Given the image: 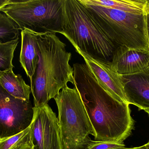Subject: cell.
Here are the masks:
<instances>
[{
  "label": "cell",
  "instance_id": "7a4b0ae2",
  "mask_svg": "<svg viewBox=\"0 0 149 149\" xmlns=\"http://www.w3.org/2000/svg\"><path fill=\"white\" fill-rule=\"evenodd\" d=\"M37 43L39 60L31 87L34 107L39 108L48 104L69 82L73 85L74 69L70 64L72 53L56 33L38 32Z\"/></svg>",
  "mask_w": 149,
  "mask_h": 149
},
{
  "label": "cell",
  "instance_id": "52a82bcc",
  "mask_svg": "<svg viewBox=\"0 0 149 149\" xmlns=\"http://www.w3.org/2000/svg\"><path fill=\"white\" fill-rule=\"evenodd\" d=\"M34 109L30 101L16 99L0 85V138L15 135L28 128Z\"/></svg>",
  "mask_w": 149,
  "mask_h": 149
},
{
  "label": "cell",
  "instance_id": "d4e9b609",
  "mask_svg": "<svg viewBox=\"0 0 149 149\" xmlns=\"http://www.w3.org/2000/svg\"><path fill=\"white\" fill-rule=\"evenodd\" d=\"M144 111H145L146 113H147L149 115V109H145Z\"/></svg>",
  "mask_w": 149,
  "mask_h": 149
},
{
  "label": "cell",
  "instance_id": "4fadbf2b",
  "mask_svg": "<svg viewBox=\"0 0 149 149\" xmlns=\"http://www.w3.org/2000/svg\"><path fill=\"white\" fill-rule=\"evenodd\" d=\"M0 85L9 94L16 99L30 101L31 87L25 83L20 74L9 70L0 76Z\"/></svg>",
  "mask_w": 149,
  "mask_h": 149
},
{
  "label": "cell",
  "instance_id": "ba28073f",
  "mask_svg": "<svg viewBox=\"0 0 149 149\" xmlns=\"http://www.w3.org/2000/svg\"><path fill=\"white\" fill-rule=\"evenodd\" d=\"M30 125L31 138L34 149H61L58 118L48 104L33 107Z\"/></svg>",
  "mask_w": 149,
  "mask_h": 149
},
{
  "label": "cell",
  "instance_id": "484cf974",
  "mask_svg": "<svg viewBox=\"0 0 149 149\" xmlns=\"http://www.w3.org/2000/svg\"><path fill=\"white\" fill-rule=\"evenodd\" d=\"M148 69H149V67H148Z\"/></svg>",
  "mask_w": 149,
  "mask_h": 149
},
{
  "label": "cell",
  "instance_id": "5bb4252c",
  "mask_svg": "<svg viewBox=\"0 0 149 149\" xmlns=\"http://www.w3.org/2000/svg\"><path fill=\"white\" fill-rule=\"evenodd\" d=\"M87 2L136 14L147 13L148 0H86Z\"/></svg>",
  "mask_w": 149,
  "mask_h": 149
},
{
  "label": "cell",
  "instance_id": "3957f363",
  "mask_svg": "<svg viewBox=\"0 0 149 149\" xmlns=\"http://www.w3.org/2000/svg\"><path fill=\"white\" fill-rule=\"evenodd\" d=\"M60 33L83 52L105 62H111L117 48L79 0H63Z\"/></svg>",
  "mask_w": 149,
  "mask_h": 149
},
{
  "label": "cell",
  "instance_id": "2e32d148",
  "mask_svg": "<svg viewBox=\"0 0 149 149\" xmlns=\"http://www.w3.org/2000/svg\"><path fill=\"white\" fill-rule=\"evenodd\" d=\"M19 38L6 43H0V76L14 68L12 61Z\"/></svg>",
  "mask_w": 149,
  "mask_h": 149
},
{
  "label": "cell",
  "instance_id": "ffe728a7",
  "mask_svg": "<svg viewBox=\"0 0 149 149\" xmlns=\"http://www.w3.org/2000/svg\"><path fill=\"white\" fill-rule=\"evenodd\" d=\"M10 0H0V10L9 3Z\"/></svg>",
  "mask_w": 149,
  "mask_h": 149
},
{
  "label": "cell",
  "instance_id": "ac0fdd59",
  "mask_svg": "<svg viewBox=\"0 0 149 149\" xmlns=\"http://www.w3.org/2000/svg\"><path fill=\"white\" fill-rule=\"evenodd\" d=\"M125 147L123 143L91 141L87 149H114Z\"/></svg>",
  "mask_w": 149,
  "mask_h": 149
},
{
  "label": "cell",
  "instance_id": "d6986e66",
  "mask_svg": "<svg viewBox=\"0 0 149 149\" xmlns=\"http://www.w3.org/2000/svg\"><path fill=\"white\" fill-rule=\"evenodd\" d=\"M146 30L149 47V14L148 13L146 14Z\"/></svg>",
  "mask_w": 149,
  "mask_h": 149
},
{
  "label": "cell",
  "instance_id": "6da1fadb",
  "mask_svg": "<svg viewBox=\"0 0 149 149\" xmlns=\"http://www.w3.org/2000/svg\"><path fill=\"white\" fill-rule=\"evenodd\" d=\"M73 66V85L94 130L95 141L123 142L134 126L129 104L120 102L105 91L86 63Z\"/></svg>",
  "mask_w": 149,
  "mask_h": 149
},
{
  "label": "cell",
  "instance_id": "e0dca14e",
  "mask_svg": "<svg viewBox=\"0 0 149 149\" xmlns=\"http://www.w3.org/2000/svg\"><path fill=\"white\" fill-rule=\"evenodd\" d=\"M19 27L5 13L0 12V43H6L19 38Z\"/></svg>",
  "mask_w": 149,
  "mask_h": 149
},
{
  "label": "cell",
  "instance_id": "44dd1931",
  "mask_svg": "<svg viewBox=\"0 0 149 149\" xmlns=\"http://www.w3.org/2000/svg\"><path fill=\"white\" fill-rule=\"evenodd\" d=\"M114 149H145V145H143L141 147H136V148H126L125 147H123V148H118Z\"/></svg>",
  "mask_w": 149,
  "mask_h": 149
},
{
  "label": "cell",
  "instance_id": "277c9868",
  "mask_svg": "<svg viewBox=\"0 0 149 149\" xmlns=\"http://www.w3.org/2000/svg\"><path fill=\"white\" fill-rule=\"evenodd\" d=\"M79 1L116 48L125 46L149 51L147 14L128 13Z\"/></svg>",
  "mask_w": 149,
  "mask_h": 149
},
{
  "label": "cell",
  "instance_id": "8992f818",
  "mask_svg": "<svg viewBox=\"0 0 149 149\" xmlns=\"http://www.w3.org/2000/svg\"><path fill=\"white\" fill-rule=\"evenodd\" d=\"M63 0H10L0 10L15 22L20 30L40 32L63 31Z\"/></svg>",
  "mask_w": 149,
  "mask_h": 149
},
{
  "label": "cell",
  "instance_id": "603a6c76",
  "mask_svg": "<svg viewBox=\"0 0 149 149\" xmlns=\"http://www.w3.org/2000/svg\"><path fill=\"white\" fill-rule=\"evenodd\" d=\"M145 149H149V142L147 144H145Z\"/></svg>",
  "mask_w": 149,
  "mask_h": 149
},
{
  "label": "cell",
  "instance_id": "9a60e30c",
  "mask_svg": "<svg viewBox=\"0 0 149 149\" xmlns=\"http://www.w3.org/2000/svg\"><path fill=\"white\" fill-rule=\"evenodd\" d=\"M30 129L29 126L15 135L0 138V149H21L27 146H33L31 138Z\"/></svg>",
  "mask_w": 149,
  "mask_h": 149
},
{
  "label": "cell",
  "instance_id": "cb8c5ba5",
  "mask_svg": "<svg viewBox=\"0 0 149 149\" xmlns=\"http://www.w3.org/2000/svg\"><path fill=\"white\" fill-rule=\"evenodd\" d=\"M147 13L149 14V0H148V6H147Z\"/></svg>",
  "mask_w": 149,
  "mask_h": 149
},
{
  "label": "cell",
  "instance_id": "9c48e42d",
  "mask_svg": "<svg viewBox=\"0 0 149 149\" xmlns=\"http://www.w3.org/2000/svg\"><path fill=\"white\" fill-rule=\"evenodd\" d=\"M72 45L76 52L83 57L99 85L118 101L128 104L124 92L121 75L112 68L110 62L93 58L81 50L76 45Z\"/></svg>",
  "mask_w": 149,
  "mask_h": 149
},
{
  "label": "cell",
  "instance_id": "7402d4cb",
  "mask_svg": "<svg viewBox=\"0 0 149 149\" xmlns=\"http://www.w3.org/2000/svg\"><path fill=\"white\" fill-rule=\"evenodd\" d=\"M21 149H34L33 146H27Z\"/></svg>",
  "mask_w": 149,
  "mask_h": 149
},
{
  "label": "cell",
  "instance_id": "30bf717a",
  "mask_svg": "<svg viewBox=\"0 0 149 149\" xmlns=\"http://www.w3.org/2000/svg\"><path fill=\"white\" fill-rule=\"evenodd\" d=\"M110 64L120 75L143 71L149 66V51L119 46L114 52Z\"/></svg>",
  "mask_w": 149,
  "mask_h": 149
},
{
  "label": "cell",
  "instance_id": "7c38bea8",
  "mask_svg": "<svg viewBox=\"0 0 149 149\" xmlns=\"http://www.w3.org/2000/svg\"><path fill=\"white\" fill-rule=\"evenodd\" d=\"M38 32L28 28L22 30L21 32L22 43L19 62L30 79L31 85L39 62L37 43Z\"/></svg>",
  "mask_w": 149,
  "mask_h": 149
},
{
  "label": "cell",
  "instance_id": "5b68a950",
  "mask_svg": "<svg viewBox=\"0 0 149 149\" xmlns=\"http://www.w3.org/2000/svg\"><path fill=\"white\" fill-rule=\"evenodd\" d=\"M58 112L61 149H87L94 130L79 92L65 87L54 98Z\"/></svg>",
  "mask_w": 149,
  "mask_h": 149
},
{
  "label": "cell",
  "instance_id": "8fae6325",
  "mask_svg": "<svg viewBox=\"0 0 149 149\" xmlns=\"http://www.w3.org/2000/svg\"><path fill=\"white\" fill-rule=\"evenodd\" d=\"M128 103L140 110L149 109V70L130 75H121Z\"/></svg>",
  "mask_w": 149,
  "mask_h": 149
}]
</instances>
